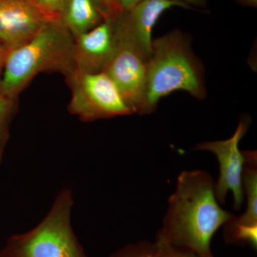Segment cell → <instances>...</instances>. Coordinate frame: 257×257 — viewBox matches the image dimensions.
Returning <instances> with one entry per match:
<instances>
[{
    "mask_svg": "<svg viewBox=\"0 0 257 257\" xmlns=\"http://www.w3.org/2000/svg\"><path fill=\"white\" fill-rule=\"evenodd\" d=\"M117 46L103 72L116 84L126 104L140 114L145 96L148 58L138 45L117 26L114 20Z\"/></svg>",
    "mask_w": 257,
    "mask_h": 257,
    "instance_id": "cell-6",
    "label": "cell"
},
{
    "mask_svg": "<svg viewBox=\"0 0 257 257\" xmlns=\"http://www.w3.org/2000/svg\"><path fill=\"white\" fill-rule=\"evenodd\" d=\"M214 182L206 171L181 172L156 239L196 257H215L211 239L235 216L216 200Z\"/></svg>",
    "mask_w": 257,
    "mask_h": 257,
    "instance_id": "cell-1",
    "label": "cell"
},
{
    "mask_svg": "<svg viewBox=\"0 0 257 257\" xmlns=\"http://www.w3.org/2000/svg\"><path fill=\"white\" fill-rule=\"evenodd\" d=\"M249 121L248 118H243L234 135L228 140L204 142L197 144L194 148V150L211 152L216 157L219 167V175L214 182L216 200L224 204L228 193L232 192L235 210H239L244 201L241 185L244 156L239 145L247 132Z\"/></svg>",
    "mask_w": 257,
    "mask_h": 257,
    "instance_id": "cell-7",
    "label": "cell"
},
{
    "mask_svg": "<svg viewBox=\"0 0 257 257\" xmlns=\"http://www.w3.org/2000/svg\"><path fill=\"white\" fill-rule=\"evenodd\" d=\"M183 2L190 8L196 7V8H204L207 5V0H180Z\"/></svg>",
    "mask_w": 257,
    "mask_h": 257,
    "instance_id": "cell-18",
    "label": "cell"
},
{
    "mask_svg": "<svg viewBox=\"0 0 257 257\" xmlns=\"http://www.w3.org/2000/svg\"><path fill=\"white\" fill-rule=\"evenodd\" d=\"M109 257H160V248L156 241L143 240L128 243Z\"/></svg>",
    "mask_w": 257,
    "mask_h": 257,
    "instance_id": "cell-14",
    "label": "cell"
},
{
    "mask_svg": "<svg viewBox=\"0 0 257 257\" xmlns=\"http://www.w3.org/2000/svg\"><path fill=\"white\" fill-rule=\"evenodd\" d=\"M7 53H8V51L5 50V47L3 46L1 42H0V78H1L2 73H3Z\"/></svg>",
    "mask_w": 257,
    "mask_h": 257,
    "instance_id": "cell-19",
    "label": "cell"
},
{
    "mask_svg": "<svg viewBox=\"0 0 257 257\" xmlns=\"http://www.w3.org/2000/svg\"><path fill=\"white\" fill-rule=\"evenodd\" d=\"M73 44L74 37L61 21L45 24L28 42L8 51L0 78V93L18 99L42 72L68 76L75 69Z\"/></svg>",
    "mask_w": 257,
    "mask_h": 257,
    "instance_id": "cell-2",
    "label": "cell"
},
{
    "mask_svg": "<svg viewBox=\"0 0 257 257\" xmlns=\"http://www.w3.org/2000/svg\"><path fill=\"white\" fill-rule=\"evenodd\" d=\"M103 20H114L122 12L119 0H93Z\"/></svg>",
    "mask_w": 257,
    "mask_h": 257,
    "instance_id": "cell-16",
    "label": "cell"
},
{
    "mask_svg": "<svg viewBox=\"0 0 257 257\" xmlns=\"http://www.w3.org/2000/svg\"><path fill=\"white\" fill-rule=\"evenodd\" d=\"M73 194L62 189L45 217L33 229L10 236L3 257H88L72 225Z\"/></svg>",
    "mask_w": 257,
    "mask_h": 257,
    "instance_id": "cell-4",
    "label": "cell"
},
{
    "mask_svg": "<svg viewBox=\"0 0 257 257\" xmlns=\"http://www.w3.org/2000/svg\"><path fill=\"white\" fill-rule=\"evenodd\" d=\"M238 4L242 6L248 7V8H256L257 0H234Z\"/></svg>",
    "mask_w": 257,
    "mask_h": 257,
    "instance_id": "cell-21",
    "label": "cell"
},
{
    "mask_svg": "<svg viewBox=\"0 0 257 257\" xmlns=\"http://www.w3.org/2000/svg\"><path fill=\"white\" fill-rule=\"evenodd\" d=\"M141 0H119V3L123 10H126L133 8Z\"/></svg>",
    "mask_w": 257,
    "mask_h": 257,
    "instance_id": "cell-20",
    "label": "cell"
},
{
    "mask_svg": "<svg viewBox=\"0 0 257 257\" xmlns=\"http://www.w3.org/2000/svg\"><path fill=\"white\" fill-rule=\"evenodd\" d=\"M244 165L241 185L246 208L241 216L230 221L244 227H257V158L254 151H243Z\"/></svg>",
    "mask_w": 257,
    "mask_h": 257,
    "instance_id": "cell-11",
    "label": "cell"
},
{
    "mask_svg": "<svg viewBox=\"0 0 257 257\" xmlns=\"http://www.w3.org/2000/svg\"><path fill=\"white\" fill-rule=\"evenodd\" d=\"M104 21L93 0H67L61 23L74 37Z\"/></svg>",
    "mask_w": 257,
    "mask_h": 257,
    "instance_id": "cell-12",
    "label": "cell"
},
{
    "mask_svg": "<svg viewBox=\"0 0 257 257\" xmlns=\"http://www.w3.org/2000/svg\"><path fill=\"white\" fill-rule=\"evenodd\" d=\"M18 99L8 97L0 93V163L10 138V126L18 107Z\"/></svg>",
    "mask_w": 257,
    "mask_h": 257,
    "instance_id": "cell-13",
    "label": "cell"
},
{
    "mask_svg": "<svg viewBox=\"0 0 257 257\" xmlns=\"http://www.w3.org/2000/svg\"><path fill=\"white\" fill-rule=\"evenodd\" d=\"M116 46L114 20H104L92 30L74 37L76 70L87 73L103 72L114 56Z\"/></svg>",
    "mask_w": 257,
    "mask_h": 257,
    "instance_id": "cell-8",
    "label": "cell"
},
{
    "mask_svg": "<svg viewBox=\"0 0 257 257\" xmlns=\"http://www.w3.org/2000/svg\"><path fill=\"white\" fill-rule=\"evenodd\" d=\"M177 90L189 92L198 99L205 96L202 66L186 35L175 30L152 40L140 114H151L162 97Z\"/></svg>",
    "mask_w": 257,
    "mask_h": 257,
    "instance_id": "cell-3",
    "label": "cell"
},
{
    "mask_svg": "<svg viewBox=\"0 0 257 257\" xmlns=\"http://www.w3.org/2000/svg\"><path fill=\"white\" fill-rule=\"evenodd\" d=\"M50 21L30 0H0V42L8 52L28 42Z\"/></svg>",
    "mask_w": 257,
    "mask_h": 257,
    "instance_id": "cell-9",
    "label": "cell"
},
{
    "mask_svg": "<svg viewBox=\"0 0 257 257\" xmlns=\"http://www.w3.org/2000/svg\"><path fill=\"white\" fill-rule=\"evenodd\" d=\"M51 21H61L67 0H30Z\"/></svg>",
    "mask_w": 257,
    "mask_h": 257,
    "instance_id": "cell-15",
    "label": "cell"
},
{
    "mask_svg": "<svg viewBox=\"0 0 257 257\" xmlns=\"http://www.w3.org/2000/svg\"><path fill=\"white\" fill-rule=\"evenodd\" d=\"M0 257H3V256H2L1 253H0Z\"/></svg>",
    "mask_w": 257,
    "mask_h": 257,
    "instance_id": "cell-22",
    "label": "cell"
},
{
    "mask_svg": "<svg viewBox=\"0 0 257 257\" xmlns=\"http://www.w3.org/2000/svg\"><path fill=\"white\" fill-rule=\"evenodd\" d=\"M66 79L71 89L69 112L81 121H93L134 114L105 72L87 73L74 69Z\"/></svg>",
    "mask_w": 257,
    "mask_h": 257,
    "instance_id": "cell-5",
    "label": "cell"
},
{
    "mask_svg": "<svg viewBox=\"0 0 257 257\" xmlns=\"http://www.w3.org/2000/svg\"><path fill=\"white\" fill-rule=\"evenodd\" d=\"M159 248H160V257H196L192 253L182 251L170 246L160 240L155 239Z\"/></svg>",
    "mask_w": 257,
    "mask_h": 257,
    "instance_id": "cell-17",
    "label": "cell"
},
{
    "mask_svg": "<svg viewBox=\"0 0 257 257\" xmlns=\"http://www.w3.org/2000/svg\"><path fill=\"white\" fill-rule=\"evenodd\" d=\"M175 7L191 8L180 0H141L130 9L122 10L114 21L149 58L154 26L166 10Z\"/></svg>",
    "mask_w": 257,
    "mask_h": 257,
    "instance_id": "cell-10",
    "label": "cell"
}]
</instances>
